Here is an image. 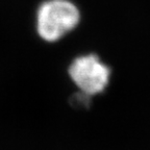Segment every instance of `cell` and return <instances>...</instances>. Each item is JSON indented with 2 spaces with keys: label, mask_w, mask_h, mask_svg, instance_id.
Segmentation results:
<instances>
[{
  "label": "cell",
  "mask_w": 150,
  "mask_h": 150,
  "mask_svg": "<svg viewBox=\"0 0 150 150\" xmlns=\"http://www.w3.org/2000/svg\"><path fill=\"white\" fill-rule=\"evenodd\" d=\"M80 14L69 0H48L37 15V30L43 40L55 42L77 26Z\"/></svg>",
  "instance_id": "1"
},
{
  "label": "cell",
  "mask_w": 150,
  "mask_h": 150,
  "mask_svg": "<svg viewBox=\"0 0 150 150\" xmlns=\"http://www.w3.org/2000/svg\"><path fill=\"white\" fill-rule=\"evenodd\" d=\"M69 74L74 83L88 96L104 91L110 81V69L94 54L75 59L69 68Z\"/></svg>",
  "instance_id": "2"
}]
</instances>
